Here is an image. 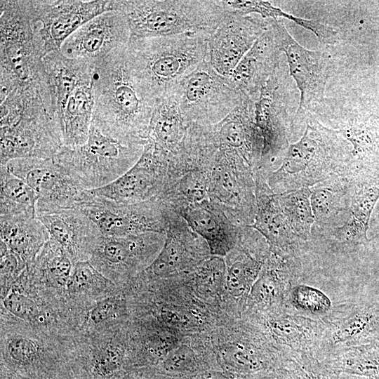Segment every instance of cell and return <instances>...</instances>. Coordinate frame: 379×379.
Returning a JSON list of instances; mask_svg holds the SVG:
<instances>
[{"instance_id":"3957f363","label":"cell","mask_w":379,"mask_h":379,"mask_svg":"<svg viewBox=\"0 0 379 379\" xmlns=\"http://www.w3.org/2000/svg\"><path fill=\"white\" fill-rule=\"evenodd\" d=\"M208 37L203 34L131 37L127 46L133 66L157 101L171 95L183 77L208 61Z\"/></svg>"},{"instance_id":"44dd1931","label":"cell","mask_w":379,"mask_h":379,"mask_svg":"<svg viewBox=\"0 0 379 379\" xmlns=\"http://www.w3.org/2000/svg\"><path fill=\"white\" fill-rule=\"evenodd\" d=\"M131 37L124 15L110 11L99 15L79 28L62 44L66 57L85 60L93 65L110 53L127 45Z\"/></svg>"},{"instance_id":"603a6c76","label":"cell","mask_w":379,"mask_h":379,"mask_svg":"<svg viewBox=\"0 0 379 379\" xmlns=\"http://www.w3.org/2000/svg\"><path fill=\"white\" fill-rule=\"evenodd\" d=\"M297 262L291 255L270 251L252 286L242 316L260 318L288 310V298L298 278Z\"/></svg>"},{"instance_id":"816d5d0a","label":"cell","mask_w":379,"mask_h":379,"mask_svg":"<svg viewBox=\"0 0 379 379\" xmlns=\"http://www.w3.org/2000/svg\"><path fill=\"white\" fill-rule=\"evenodd\" d=\"M121 306V300L108 298L98 302L90 313V319L94 324H102L115 317Z\"/></svg>"},{"instance_id":"bcb514c9","label":"cell","mask_w":379,"mask_h":379,"mask_svg":"<svg viewBox=\"0 0 379 379\" xmlns=\"http://www.w3.org/2000/svg\"><path fill=\"white\" fill-rule=\"evenodd\" d=\"M122 359V353L119 347L107 345L99 350L93 357V371L100 377H110L120 368Z\"/></svg>"},{"instance_id":"8992f818","label":"cell","mask_w":379,"mask_h":379,"mask_svg":"<svg viewBox=\"0 0 379 379\" xmlns=\"http://www.w3.org/2000/svg\"><path fill=\"white\" fill-rule=\"evenodd\" d=\"M46 55L28 0H1L0 93L17 87L43 86L47 81Z\"/></svg>"},{"instance_id":"74e56055","label":"cell","mask_w":379,"mask_h":379,"mask_svg":"<svg viewBox=\"0 0 379 379\" xmlns=\"http://www.w3.org/2000/svg\"><path fill=\"white\" fill-rule=\"evenodd\" d=\"M310 196L309 187L277 194L279 204L291 230L299 239L304 240L310 237L315 221Z\"/></svg>"},{"instance_id":"e0dca14e","label":"cell","mask_w":379,"mask_h":379,"mask_svg":"<svg viewBox=\"0 0 379 379\" xmlns=\"http://www.w3.org/2000/svg\"><path fill=\"white\" fill-rule=\"evenodd\" d=\"M165 234L159 253L141 273L146 279H164L186 274L212 255L205 240L173 209Z\"/></svg>"},{"instance_id":"277c9868","label":"cell","mask_w":379,"mask_h":379,"mask_svg":"<svg viewBox=\"0 0 379 379\" xmlns=\"http://www.w3.org/2000/svg\"><path fill=\"white\" fill-rule=\"evenodd\" d=\"M0 162L53 159L64 146L60 129L42 95L12 93L0 100Z\"/></svg>"},{"instance_id":"836d02e7","label":"cell","mask_w":379,"mask_h":379,"mask_svg":"<svg viewBox=\"0 0 379 379\" xmlns=\"http://www.w3.org/2000/svg\"><path fill=\"white\" fill-rule=\"evenodd\" d=\"M319 361L336 374L375 379L379 378V340L335 352Z\"/></svg>"},{"instance_id":"9f6ffc18","label":"cell","mask_w":379,"mask_h":379,"mask_svg":"<svg viewBox=\"0 0 379 379\" xmlns=\"http://www.w3.org/2000/svg\"><path fill=\"white\" fill-rule=\"evenodd\" d=\"M376 17H377V18H379V11L377 12Z\"/></svg>"},{"instance_id":"484cf974","label":"cell","mask_w":379,"mask_h":379,"mask_svg":"<svg viewBox=\"0 0 379 379\" xmlns=\"http://www.w3.org/2000/svg\"><path fill=\"white\" fill-rule=\"evenodd\" d=\"M248 319L258 324L281 350L314 355L323 330L320 318L292 313L288 310L260 318Z\"/></svg>"},{"instance_id":"cb8c5ba5","label":"cell","mask_w":379,"mask_h":379,"mask_svg":"<svg viewBox=\"0 0 379 379\" xmlns=\"http://www.w3.org/2000/svg\"><path fill=\"white\" fill-rule=\"evenodd\" d=\"M36 217L74 263L92 255L102 236L96 224L77 208L40 214Z\"/></svg>"},{"instance_id":"ab89813d","label":"cell","mask_w":379,"mask_h":379,"mask_svg":"<svg viewBox=\"0 0 379 379\" xmlns=\"http://www.w3.org/2000/svg\"><path fill=\"white\" fill-rule=\"evenodd\" d=\"M73 265L66 252L49 238L36 258L35 267L48 284L60 287L67 285Z\"/></svg>"},{"instance_id":"f1b7e54d","label":"cell","mask_w":379,"mask_h":379,"mask_svg":"<svg viewBox=\"0 0 379 379\" xmlns=\"http://www.w3.org/2000/svg\"><path fill=\"white\" fill-rule=\"evenodd\" d=\"M280 55L267 26L229 77L239 91L255 100L279 67Z\"/></svg>"},{"instance_id":"1f68e13d","label":"cell","mask_w":379,"mask_h":379,"mask_svg":"<svg viewBox=\"0 0 379 379\" xmlns=\"http://www.w3.org/2000/svg\"><path fill=\"white\" fill-rule=\"evenodd\" d=\"M93 108V80L79 86L67 102L61 120L64 146L73 147L86 142Z\"/></svg>"},{"instance_id":"d4e9b609","label":"cell","mask_w":379,"mask_h":379,"mask_svg":"<svg viewBox=\"0 0 379 379\" xmlns=\"http://www.w3.org/2000/svg\"><path fill=\"white\" fill-rule=\"evenodd\" d=\"M178 213L206 242L212 255L225 257L235 246L240 227L210 198L186 206Z\"/></svg>"},{"instance_id":"ac0fdd59","label":"cell","mask_w":379,"mask_h":379,"mask_svg":"<svg viewBox=\"0 0 379 379\" xmlns=\"http://www.w3.org/2000/svg\"><path fill=\"white\" fill-rule=\"evenodd\" d=\"M165 237V233L159 232L124 237L102 235L90 261L102 273L117 277L143 272L159 253Z\"/></svg>"},{"instance_id":"11a10c76","label":"cell","mask_w":379,"mask_h":379,"mask_svg":"<svg viewBox=\"0 0 379 379\" xmlns=\"http://www.w3.org/2000/svg\"><path fill=\"white\" fill-rule=\"evenodd\" d=\"M130 379H147L145 378H142V377H138V378H130Z\"/></svg>"},{"instance_id":"7bdbcfd3","label":"cell","mask_w":379,"mask_h":379,"mask_svg":"<svg viewBox=\"0 0 379 379\" xmlns=\"http://www.w3.org/2000/svg\"><path fill=\"white\" fill-rule=\"evenodd\" d=\"M67 286L72 293H97L112 288L114 284L86 260L74 263Z\"/></svg>"},{"instance_id":"7c38bea8","label":"cell","mask_w":379,"mask_h":379,"mask_svg":"<svg viewBox=\"0 0 379 379\" xmlns=\"http://www.w3.org/2000/svg\"><path fill=\"white\" fill-rule=\"evenodd\" d=\"M277 47L286 55L291 76L300 91L298 114L321 103L333 72V62L325 50L311 51L302 46L288 32L281 19H267Z\"/></svg>"},{"instance_id":"6f0895ef","label":"cell","mask_w":379,"mask_h":379,"mask_svg":"<svg viewBox=\"0 0 379 379\" xmlns=\"http://www.w3.org/2000/svg\"><path fill=\"white\" fill-rule=\"evenodd\" d=\"M375 379H379V378H375Z\"/></svg>"},{"instance_id":"4dcf8cb0","label":"cell","mask_w":379,"mask_h":379,"mask_svg":"<svg viewBox=\"0 0 379 379\" xmlns=\"http://www.w3.org/2000/svg\"><path fill=\"white\" fill-rule=\"evenodd\" d=\"M1 240L27 265H31L49 239L41 221L34 215L0 216Z\"/></svg>"},{"instance_id":"7a4b0ae2","label":"cell","mask_w":379,"mask_h":379,"mask_svg":"<svg viewBox=\"0 0 379 379\" xmlns=\"http://www.w3.org/2000/svg\"><path fill=\"white\" fill-rule=\"evenodd\" d=\"M147 140L120 134L92 119L86 142L63 146L53 160L84 190L114 182L139 160Z\"/></svg>"},{"instance_id":"9c48e42d","label":"cell","mask_w":379,"mask_h":379,"mask_svg":"<svg viewBox=\"0 0 379 379\" xmlns=\"http://www.w3.org/2000/svg\"><path fill=\"white\" fill-rule=\"evenodd\" d=\"M190 123H219L241 102L245 94L229 77L219 74L205 61L183 77L171 93Z\"/></svg>"},{"instance_id":"e575fe53","label":"cell","mask_w":379,"mask_h":379,"mask_svg":"<svg viewBox=\"0 0 379 379\" xmlns=\"http://www.w3.org/2000/svg\"><path fill=\"white\" fill-rule=\"evenodd\" d=\"M182 278L197 295L212 302L225 300L226 266L223 257L211 255L192 271L182 274Z\"/></svg>"},{"instance_id":"f546056e","label":"cell","mask_w":379,"mask_h":379,"mask_svg":"<svg viewBox=\"0 0 379 379\" xmlns=\"http://www.w3.org/2000/svg\"><path fill=\"white\" fill-rule=\"evenodd\" d=\"M190 125L171 93L157 101L146 140L157 149L168 154L171 159L180 151Z\"/></svg>"},{"instance_id":"db71d44e","label":"cell","mask_w":379,"mask_h":379,"mask_svg":"<svg viewBox=\"0 0 379 379\" xmlns=\"http://www.w3.org/2000/svg\"><path fill=\"white\" fill-rule=\"evenodd\" d=\"M275 379H291V378L288 375V374L283 369L281 371V372L279 374V375Z\"/></svg>"},{"instance_id":"ee69618b","label":"cell","mask_w":379,"mask_h":379,"mask_svg":"<svg viewBox=\"0 0 379 379\" xmlns=\"http://www.w3.org/2000/svg\"><path fill=\"white\" fill-rule=\"evenodd\" d=\"M341 190L321 184L311 190L310 202L315 221L324 223L335 218L343 208Z\"/></svg>"},{"instance_id":"d6a6232c","label":"cell","mask_w":379,"mask_h":379,"mask_svg":"<svg viewBox=\"0 0 379 379\" xmlns=\"http://www.w3.org/2000/svg\"><path fill=\"white\" fill-rule=\"evenodd\" d=\"M352 145V158L361 168L379 164V114L359 115L338 131Z\"/></svg>"},{"instance_id":"d590c367","label":"cell","mask_w":379,"mask_h":379,"mask_svg":"<svg viewBox=\"0 0 379 379\" xmlns=\"http://www.w3.org/2000/svg\"><path fill=\"white\" fill-rule=\"evenodd\" d=\"M0 216L29 215L36 216L37 197L21 178L4 165L0 168Z\"/></svg>"},{"instance_id":"681fc988","label":"cell","mask_w":379,"mask_h":379,"mask_svg":"<svg viewBox=\"0 0 379 379\" xmlns=\"http://www.w3.org/2000/svg\"><path fill=\"white\" fill-rule=\"evenodd\" d=\"M1 255V286L13 281L18 274L27 268L25 262L14 252L11 251L7 245L0 241Z\"/></svg>"},{"instance_id":"4316f807","label":"cell","mask_w":379,"mask_h":379,"mask_svg":"<svg viewBox=\"0 0 379 379\" xmlns=\"http://www.w3.org/2000/svg\"><path fill=\"white\" fill-rule=\"evenodd\" d=\"M43 62L53 117L61 131V120L67 102L79 86L93 80L94 65L85 60L67 58L60 51L47 53Z\"/></svg>"},{"instance_id":"2e32d148","label":"cell","mask_w":379,"mask_h":379,"mask_svg":"<svg viewBox=\"0 0 379 379\" xmlns=\"http://www.w3.org/2000/svg\"><path fill=\"white\" fill-rule=\"evenodd\" d=\"M29 10L46 54L60 51L82 25L114 11V0H28Z\"/></svg>"},{"instance_id":"60d3db41","label":"cell","mask_w":379,"mask_h":379,"mask_svg":"<svg viewBox=\"0 0 379 379\" xmlns=\"http://www.w3.org/2000/svg\"><path fill=\"white\" fill-rule=\"evenodd\" d=\"M330 299L322 291L302 284L294 285L288 298V308L303 315L321 318L331 308Z\"/></svg>"},{"instance_id":"f6af8a7d","label":"cell","mask_w":379,"mask_h":379,"mask_svg":"<svg viewBox=\"0 0 379 379\" xmlns=\"http://www.w3.org/2000/svg\"><path fill=\"white\" fill-rule=\"evenodd\" d=\"M3 304L6 310L13 315L27 321H35L40 313L34 300L16 291L8 293L4 297Z\"/></svg>"},{"instance_id":"30bf717a","label":"cell","mask_w":379,"mask_h":379,"mask_svg":"<svg viewBox=\"0 0 379 379\" xmlns=\"http://www.w3.org/2000/svg\"><path fill=\"white\" fill-rule=\"evenodd\" d=\"M207 173L209 198L237 225H252L256 213L255 182L248 163L218 148Z\"/></svg>"},{"instance_id":"ffe728a7","label":"cell","mask_w":379,"mask_h":379,"mask_svg":"<svg viewBox=\"0 0 379 379\" xmlns=\"http://www.w3.org/2000/svg\"><path fill=\"white\" fill-rule=\"evenodd\" d=\"M267 28V19L231 10L208 37V62L219 74L230 77Z\"/></svg>"},{"instance_id":"9a60e30c","label":"cell","mask_w":379,"mask_h":379,"mask_svg":"<svg viewBox=\"0 0 379 379\" xmlns=\"http://www.w3.org/2000/svg\"><path fill=\"white\" fill-rule=\"evenodd\" d=\"M320 319L323 330L314 354L319 360L379 340V302L335 305Z\"/></svg>"},{"instance_id":"5bb4252c","label":"cell","mask_w":379,"mask_h":379,"mask_svg":"<svg viewBox=\"0 0 379 379\" xmlns=\"http://www.w3.org/2000/svg\"><path fill=\"white\" fill-rule=\"evenodd\" d=\"M172 180L168 156L147 141L142 156L126 173L107 185L88 190L116 203L135 204L161 200Z\"/></svg>"},{"instance_id":"6da1fadb","label":"cell","mask_w":379,"mask_h":379,"mask_svg":"<svg viewBox=\"0 0 379 379\" xmlns=\"http://www.w3.org/2000/svg\"><path fill=\"white\" fill-rule=\"evenodd\" d=\"M127 46L94 65L92 119L120 134L146 140L157 101L138 77Z\"/></svg>"},{"instance_id":"52a82bcc","label":"cell","mask_w":379,"mask_h":379,"mask_svg":"<svg viewBox=\"0 0 379 379\" xmlns=\"http://www.w3.org/2000/svg\"><path fill=\"white\" fill-rule=\"evenodd\" d=\"M349 142L338 131L317 121L307 124L302 138L289 146L267 182L275 194L309 187L330 178L345 158L352 157Z\"/></svg>"},{"instance_id":"c3c4849f","label":"cell","mask_w":379,"mask_h":379,"mask_svg":"<svg viewBox=\"0 0 379 379\" xmlns=\"http://www.w3.org/2000/svg\"><path fill=\"white\" fill-rule=\"evenodd\" d=\"M7 351L9 357L15 363L27 364L37 358L39 348L37 344L31 339L17 336L8 342Z\"/></svg>"},{"instance_id":"7dc6e473","label":"cell","mask_w":379,"mask_h":379,"mask_svg":"<svg viewBox=\"0 0 379 379\" xmlns=\"http://www.w3.org/2000/svg\"><path fill=\"white\" fill-rule=\"evenodd\" d=\"M194 345L189 343H180L163 361L164 369L169 372L188 371L197 363L198 357Z\"/></svg>"},{"instance_id":"83f0119b","label":"cell","mask_w":379,"mask_h":379,"mask_svg":"<svg viewBox=\"0 0 379 379\" xmlns=\"http://www.w3.org/2000/svg\"><path fill=\"white\" fill-rule=\"evenodd\" d=\"M256 213L252 225L267 241L271 251L291 255L297 239L282 211L277 194L269 187L267 179L255 175Z\"/></svg>"},{"instance_id":"b9f144b4","label":"cell","mask_w":379,"mask_h":379,"mask_svg":"<svg viewBox=\"0 0 379 379\" xmlns=\"http://www.w3.org/2000/svg\"><path fill=\"white\" fill-rule=\"evenodd\" d=\"M284 351L283 369L291 379H336V374L326 368L314 354Z\"/></svg>"},{"instance_id":"5b68a950","label":"cell","mask_w":379,"mask_h":379,"mask_svg":"<svg viewBox=\"0 0 379 379\" xmlns=\"http://www.w3.org/2000/svg\"><path fill=\"white\" fill-rule=\"evenodd\" d=\"M114 10L128 22L131 37L203 34L210 36L231 10L222 1L114 0Z\"/></svg>"},{"instance_id":"f907efd6","label":"cell","mask_w":379,"mask_h":379,"mask_svg":"<svg viewBox=\"0 0 379 379\" xmlns=\"http://www.w3.org/2000/svg\"><path fill=\"white\" fill-rule=\"evenodd\" d=\"M368 227L350 215L346 222L335 230V238L343 244H364L368 241Z\"/></svg>"},{"instance_id":"4fadbf2b","label":"cell","mask_w":379,"mask_h":379,"mask_svg":"<svg viewBox=\"0 0 379 379\" xmlns=\"http://www.w3.org/2000/svg\"><path fill=\"white\" fill-rule=\"evenodd\" d=\"M4 166L36 193V215L77 208L85 190L53 159H16Z\"/></svg>"},{"instance_id":"d6986e66","label":"cell","mask_w":379,"mask_h":379,"mask_svg":"<svg viewBox=\"0 0 379 379\" xmlns=\"http://www.w3.org/2000/svg\"><path fill=\"white\" fill-rule=\"evenodd\" d=\"M279 67L254 100V124L262 147L259 172L266 178L282 159L289 146L286 129V109L279 78Z\"/></svg>"},{"instance_id":"8d00e7d4","label":"cell","mask_w":379,"mask_h":379,"mask_svg":"<svg viewBox=\"0 0 379 379\" xmlns=\"http://www.w3.org/2000/svg\"><path fill=\"white\" fill-rule=\"evenodd\" d=\"M209 198L207 171L193 170L178 178L166 191L161 201L175 212Z\"/></svg>"},{"instance_id":"ba28073f","label":"cell","mask_w":379,"mask_h":379,"mask_svg":"<svg viewBox=\"0 0 379 379\" xmlns=\"http://www.w3.org/2000/svg\"><path fill=\"white\" fill-rule=\"evenodd\" d=\"M215 329L213 349L236 373L275 379L283 370L284 350L255 321L242 316Z\"/></svg>"},{"instance_id":"7402d4cb","label":"cell","mask_w":379,"mask_h":379,"mask_svg":"<svg viewBox=\"0 0 379 379\" xmlns=\"http://www.w3.org/2000/svg\"><path fill=\"white\" fill-rule=\"evenodd\" d=\"M270 252L268 243L257 230L251 226H241L235 246L224 257L226 291L241 314Z\"/></svg>"},{"instance_id":"8fae6325","label":"cell","mask_w":379,"mask_h":379,"mask_svg":"<svg viewBox=\"0 0 379 379\" xmlns=\"http://www.w3.org/2000/svg\"><path fill=\"white\" fill-rule=\"evenodd\" d=\"M77 208L96 224L102 235L108 237L165 233L173 211L159 199L119 204L94 196L88 190Z\"/></svg>"},{"instance_id":"f5cc1de1","label":"cell","mask_w":379,"mask_h":379,"mask_svg":"<svg viewBox=\"0 0 379 379\" xmlns=\"http://www.w3.org/2000/svg\"><path fill=\"white\" fill-rule=\"evenodd\" d=\"M336 379H373V378L362 377V376H357V375H347V374H336Z\"/></svg>"},{"instance_id":"f35d334b","label":"cell","mask_w":379,"mask_h":379,"mask_svg":"<svg viewBox=\"0 0 379 379\" xmlns=\"http://www.w3.org/2000/svg\"><path fill=\"white\" fill-rule=\"evenodd\" d=\"M351 197L350 215L368 228L371 213L379 201V164L361 169Z\"/></svg>"}]
</instances>
